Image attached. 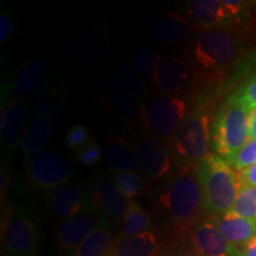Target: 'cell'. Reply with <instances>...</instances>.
Wrapping results in <instances>:
<instances>
[{"mask_svg": "<svg viewBox=\"0 0 256 256\" xmlns=\"http://www.w3.org/2000/svg\"><path fill=\"white\" fill-rule=\"evenodd\" d=\"M194 168L200 182L204 212L217 216L232 210L241 188L238 172L223 156L214 152L198 162Z\"/></svg>", "mask_w": 256, "mask_h": 256, "instance_id": "1", "label": "cell"}, {"mask_svg": "<svg viewBox=\"0 0 256 256\" xmlns=\"http://www.w3.org/2000/svg\"><path fill=\"white\" fill-rule=\"evenodd\" d=\"M249 110L235 94L223 102L211 126V148L214 153L229 158L249 140Z\"/></svg>", "mask_w": 256, "mask_h": 256, "instance_id": "2", "label": "cell"}, {"mask_svg": "<svg viewBox=\"0 0 256 256\" xmlns=\"http://www.w3.org/2000/svg\"><path fill=\"white\" fill-rule=\"evenodd\" d=\"M160 204L176 222L194 226L204 214L203 198L194 165H188L160 194Z\"/></svg>", "mask_w": 256, "mask_h": 256, "instance_id": "3", "label": "cell"}, {"mask_svg": "<svg viewBox=\"0 0 256 256\" xmlns=\"http://www.w3.org/2000/svg\"><path fill=\"white\" fill-rule=\"evenodd\" d=\"M241 42L232 31L202 30L192 44L194 66L210 76L226 70L240 52Z\"/></svg>", "mask_w": 256, "mask_h": 256, "instance_id": "4", "label": "cell"}, {"mask_svg": "<svg viewBox=\"0 0 256 256\" xmlns=\"http://www.w3.org/2000/svg\"><path fill=\"white\" fill-rule=\"evenodd\" d=\"M174 151L188 165H196L209 154L211 147L210 115L203 106L188 112L180 130L174 139Z\"/></svg>", "mask_w": 256, "mask_h": 256, "instance_id": "5", "label": "cell"}, {"mask_svg": "<svg viewBox=\"0 0 256 256\" xmlns=\"http://www.w3.org/2000/svg\"><path fill=\"white\" fill-rule=\"evenodd\" d=\"M188 114L186 102L172 95H158L148 104L146 121L162 139H174Z\"/></svg>", "mask_w": 256, "mask_h": 256, "instance_id": "6", "label": "cell"}, {"mask_svg": "<svg viewBox=\"0 0 256 256\" xmlns=\"http://www.w3.org/2000/svg\"><path fill=\"white\" fill-rule=\"evenodd\" d=\"M28 160V177L34 186L52 190L70 180L69 165L58 153L44 150Z\"/></svg>", "mask_w": 256, "mask_h": 256, "instance_id": "7", "label": "cell"}, {"mask_svg": "<svg viewBox=\"0 0 256 256\" xmlns=\"http://www.w3.org/2000/svg\"><path fill=\"white\" fill-rule=\"evenodd\" d=\"M40 240L37 224L25 212H17L6 223L2 234V246L6 254L28 256L34 254V249Z\"/></svg>", "mask_w": 256, "mask_h": 256, "instance_id": "8", "label": "cell"}, {"mask_svg": "<svg viewBox=\"0 0 256 256\" xmlns=\"http://www.w3.org/2000/svg\"><path fill=\"white\" fill-rule=\"evenodd\" d=\"M28 110L22 98H16L2 106L0 110V146L6 154H12L22 144L26 130Z\"/></svg>", "mask_w": 256, "mask_h": 256, "instance_id": "9", "label": "cell"}, {"mask_svg": "<svg viewBox=\"0 0 256 256\" xmlns=\"http://www.w3.org/2000/svg\"><path fill=\"white\" fill-rule=\"evenodd\" d=\"M191 242L197 256H242L241 250L223 238L212 218H206L191 228Z\"/></svg>", "mask_w": 256, "mask_h": 256, "instance_id": "10", "label": "cell"}, {"mask_svg": "<svg viewBox=\"0 0 256 256\" xmlns=\"http://www.w3.org/2000/svg\"><path fill=\"white\" fill-rule=\"evenodd\" d=\"M46 194L51 214L57 218L69 220L84 214H90L92 200L81 188L66 184L52 190H48Z\"/></svg>", "mask_w": 256, "mask_h": 256, "instance_id": "11", "label": "cell"}, {"mask_svg": "<svg viewBox=\"0 0 256 256\" xmlns=\"http://www.w3.org/2000/svg\"><path fill=\"white\" fill-rule=\"evenodd\" d=\"M136 151L140 168L153 180H160L172 170L171 156L164 142L151 136L136 139Z\"/></svg>", "mask_w": 256, "mask_h": 256, "instance_id": "12", "label": "cell"}, {"mask_svg": "<svg viewBox=\"0 0 256 256\" xmlns=\"http://www.w3.org/2000/svg\"><path fill=\"white\" fill-rule=\"evenodd\" d=\"M188 12L202 30L232 31L238 26L218 0H192L188 4Z\"/></svg>", "mask_w": 256, "mask_h": 256, "instance_id": "13", "label": "cell"}, {"mask_svg": "<svg viewBox=\"0 0 256 256\" xmlns=\"http://www.w3.org/2000/svg\"><path fill=\"white\" fill-rule=\"evenodd\" d=\"M188 78L186 63L179 57L160 55L152 81L162 92H180Z\"/></svg>", "mask_w": 256, "mask_h": 256, "instance_id": "14", "label": "cell"}, {"mask_svg": "<svg viewBox=\"0 0 256 256\" xmlns=\"http://www.w3.org/2000/svg\"><path fill=\"white\" fill-rule=\"evenodd\" d=\"M92 206L104 215L113 220H122L126 215L130 200L115 188L113 180L104 179L94 186L92 194Z\"/></svg>", "mask_w": 256, "mask_h": 256, "instance_id": "15", "label": "cell"}, {"mask_svg": "<svg viewBox=\"0 0 256 256\" xmlns=\"http://www.w3.org/2000/svg\"><path fill=\"white\" fill-rule=\"evenodd\" d=\"M104 160L114 174L136 172L140 168L134 146L124 136H110L104 145Z\"/></svg>", "mask_w": 256, "mask_h": 256, "instance_id": "16", "label": "cell"}, {"mask_svg": "<svg viewBox=\"0 0 256 256\" xmlns=\"http://www.w3.org/2000/svg\"><path fill=\"white\" fill-rule=\"evenodd\" d=\"M212 220L223 238L234 247L242 248L256 238V222L254 220L243 218L230 211L212 217Z\"/></svg>", "mask_w": 256, "mask_h": 256, "instance_id": "17", "label": "cell"}, {"mask_svg": "<svg viewBox=\"0 0 256 256\" xmlns=\"http://www.w3.org/2000/svg\"><path fill=\"white\" fill-rule=\"evenodd\" d=\"M98 224L96 223L95 218L90 214H84V215L66 220L57 232V243L63 250L76 249L90 236V234L98 228Z\"/></svg>", "mask_w": 256, "mask_h": 256, "instance_id": "18", "label": "cell"}, {"mask_svg": "<svg viewBox=\"0 0 256 256\" xmlns=\"http://www.w3.org/2000/svg\"><path fill=\"white\" fill-rule=\"evenodd\" d=\"M160 247L162 242L158 234L147 230L140 235L115 241L108 256H156Z\"/></svg>", "mask_w": 256, "mask_h": 256, "instance_id": "19", "label": "cell"}, {"mask_svg": "<svg viewBox=\"0 0 256 256\" xmlns=\"http://www.w3.org/2000/svg\"><path fill=\"white\" fill-rule=\"evenodd\" d=\"M188 34V22L185 17L172 12L159 16L153 22L151 34L160 44H174L183 40Z\"/></svg>", "mask_w": 256, "mask_h": 256, "instance_id": "20", "label": "cell"}, {"mask_svg": "<svg viewBox=\"0 0 256 256\" xmlns=\"http://www.w3.org/2000/svg\"><path fill=\"white\" fill-rule=\"evenodd\" d=\"M46 78V64L42 58L24 63L16 76L14 90L19 98H28L40 90Z\"/></svg>", "mask_w": 256, "mask_h": 256, "instance_id": "21", "label": "cell"}, {"mask_svg": "<svg viewBox=\"0 0 256 256\" xmlns=\"http://www.w3.org/2000/svg\"><path fill=\"white\" fill-rule=\"evenodd\" d=\"M104 96L112 110L126 119L142 118L144 115L142 106L118 82H108L104 88Z\"/></svg>", "mask_w": 256, "mask_h": 256, "instance_id": "22", "label": "cell"}, {"mask_svg": "<svg viewBox=\"0 0 256 256\" xmlns=\"http://www.w3.org/2000/svg\"><path fill=\"white\" fill-rule=\"evenodd\" d=\"M54 128L55 124L46 122V121H34L28 124L20 144L25 158L30 159L44 151L48 144L50 142Z\"/></svg>", "mask_w": 256, "mask_h": 256, "instance_id": "23", "label": "cell"}, {"mask_svg": "<svg viewBox=\"0 0 256 256\" xmlns=\"http://www.w3.org/2000/svg\"><path fill=\"white\" fill-rule=\"evenodd\" d=\"M113 236L107 223H100L90 236L70 256H108L113 247Z\"/></svg>", "mask_w": 256, "mask_h": 256, "instance_id": "24", "label": "cell"}, {"mask_svg": "<svg viewBox=\"0 0 256 256\" xmlns=\"http://www.w3.org/2000/svg\"><path fill=\"white\" fill-rule=\"evenodd\" d=\"M63 104L62 92L57 89H49L38 96L34 107H32L30 122L34 121H46L56 124L60 107Z\"/></svg>", "mask_w": 256, "mask_h": 256, "instance_id": "25", "label": "cell"}, {"mask_svg": "<svg viewBox=\"0 0 256 256\" xmlns=\"http://www.w3.org/2000/svg\"><path fill=\"white\" fill-rule=\"evenodd\" d=\"M113 75L115 82H118L124 89L133 95L138 102L142 106L145 104L146 88L142 76L136 72L130 62L120 60L113 66Z\"/></svg>", "mask_w": 256, "mask_h": 256, "instance_id": "26", "label": "cell"}, {"mask_svg": "<svg viewBox=\"0 0 256 256\" xmlns=\"http://www.w3.org/2000/svg\"><path fill=\"white\" fill-rule=\"evenodd\" d=\"M152 224L151 216L142 209L139 204L130 200L126 215L122 218V226L119 238H127L150 230Z\"/></svg>", "mask_w": 256, "mask_h": 256, "instance_id": "27", "label": "cell"}, {"mask_svg": "<svg viewBox=\"0 0 256 256\" xmlns=\"http://www.w3.org/2000/svg\"><path fill=\"white\" fill-rule=\"evenodd\" d=\"M159 58V54L153 52L150 46H142L133 54L130 64L142 78H153Z\"/></svg>", "mask_w": 256, "mask_h": 256, "instance_id": "28", "label": "cell"}, {"mask_svg": "<svg viewBox=\"0 0 256 256\" xmlns=\"http://www.w3.org/2000/svg\"><path fill=\"white\" fill-rule=\"evenodd\" d=\"M230 212L256 222V188H240L238 198Z\"/></svg>", "mask_w": 256, "mask_h": 256, "instance_id": "29", "label": "cell"}, {"mask_svg": "<svg viewBox=\"0 0 256 256\" xmlns=\"http://www.w3.org/2000/svg\"><path fill=\"white\" fill-rule=\"evenodd\" d=\"M112 180L115 188L128 200L142 194L145 188L142 178L136 172H116Z\"/></svg>", "mask_w": 256, "mask_h": 256, "instance_id": "30", "label": "cell"}, {"mask_svg": "<svg viewBox=\"0 0 256 256\" xmlns=\"http://www.w3.org/2000/svg\"><path fill=\"white\" fill-rule=\"evenodd\" d=\"M226 162L235 170L236 172L250 168L256 164V139H249L238 152L234 153L229 158H226Z\"/></svg>", "mask_w": 256, "mask_h": 256, "instance_id": "31", "label": "cell"}, {"mask_svg": "<svg viewBox=\"0 0 256 256\" xmlns=\"http://www.w3.org/2000/svg\"><path fill=\"white\" fill-rule=\"evenodd\" d=\"M89 142H92L87 127L84 124H78L70 128L66 136V144L70 150L78 152L83 146H86Z\"/></svg>", "mask_w": 256, "mask_h": 256, "instance_id": "32", "label": "cell"}, {"mask_svg": "<svg viewBox=\"0 0 256 256\" xmlns=\"http://www.w3.org/2000/svg\"><path fill=\"white\" fill-rule=\"evenodd\" d=\"M222 4L238 25L243 20V18L247 17L249 14L250 2H241V0H222Z\"/></svg>", "mask_w": 256, "mask_h": 256, "instance_id": "33", "label": "cell"}, {"mask_svg": "<svg viewBox=\"0 0 256 256\" xmlns=\"http://www.w3.org/2000/svg\"><path fill=\"white\" fill-rule=\"evenodd\" d=\"M76 154H78V159L81 162V164L86 166H92L95 165L100 160L102 156V151L100 146L92 140L87 145L83 146L81 150H78L76 152Z\"/></svg>", "mask_w": 256, "mask_h": 256, "instance_id": "34", "label": "cell"}, {"mask_svg": "<svg viewBox=\"0 0 256 256\" xmlns=\"http://www.w3.org/2000/svg\"><path fill=\"white\" fill-rule=\"evenodd\" d=\"M249 108L256 107V72L238 90L234 92Z\"/></svg>", "mask_w": 256, "mask_h": 256, "instance_id": "35", "label": "cell"}, {"mask_svg": "<svg viewBox=\"0 0 256 256\" xmlns=\"http://www.w3.org/2000/svg\"><path fill=\"white\" fill-rule=\"evenodd\" d=\"M14 22L8 12L2 11L0 14V43L5 44L11 40L14 34Z\"/></svg>", "mask_w": 256, "mask_h": 256, "instance_id": "36", "label": "cell"}, {"mask_svg": "<svg viewBox=\"0 0 256 256\" xmlns=\"http://www.w3.org/2000/svg\"><path fill=\"white\" fill-rule=\"evenodd\" d=\"M241 186L256 188V164L238 172Z\"/></svg>", "mask_w": 256, "mask_h": 256, "instance_id": "37", "label": "cell"}, {"mask_svg": "<svg viewBox=\"0 0 256 256\" xmlns=\"http://www.w3.org/2000/svg\"><path fill=\"white\" fill-rule=\"evenodd\" d=\"M249 139H256V107L249 110Z\"/></svg>", "mask_w": 256, "mask_h": 256, "instance_id": "38", "label": "cell"}, {"mask_svg": "<svg viewBox=\"0 0 256 256\" xmlns=\"http://www.w3.org/2000/svg\"><path fill=\"white\" fill-rule=\"evenodd\" d=\"M242 256H256V238L250 240L247 244L240 248Z\"/></svg>", "mask_w": 256, "mask_h": 256, "instance_id": "39", "label": "cell"}, {"mask_svg": "<svg viewBox=\"0 0 256 256\" xmlns=\"http://www.w3.org/2000/svg\"><path fill=\"white\" fill-rule=\"evenodd\" d=\"M171 256H197L196 252H177V254L171 255Z\"/></svg>", "mask_w": 256, "mask_h": 256, "instance_id": "40", "label": "cell"}, {"mask_svg": "<svg viewBox=\"0 0 256 256\" xmlns=\"http://www.w3.org/2000/svg\"><path fill=\"white\" fill-rule=\"evenodd\" d=\"M2 256H14V255H11V254H5V255H2Z\"/></svg>", "mask_w": 256, "mask_h": 256, "instance_id": "41", "label": "cell"}, {"mask_svg": "<svg viewBox=\"0 0 256 256\" xmlns=\"http://www.w3.org/2000/svg\"><path fill=\"white\" fill-rule=\"evenodd\" d=\"M28 256H36L34 254H31V255H28Z\"/></svg>", "mask_w": 256, "mask_h": 256, "instance_id": "42", "label": "cell"}]
</instances>
